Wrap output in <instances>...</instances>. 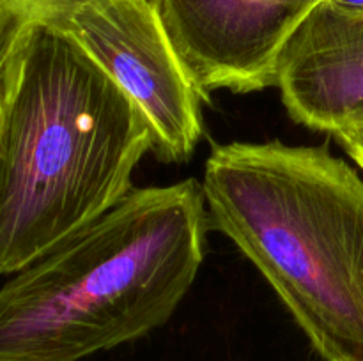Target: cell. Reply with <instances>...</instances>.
Returning <instances> with one entry per match:
<instances>
[{
    "mask_svg": "<svg viewBox=\"0 0 363 361\" xmlns=\"http://www.w3.org/2000/svg\"><path fill=\"white\" fill-rule=\"evenodd\" d=\"M201 183L133 188L0 287V361H80L165 324L204 258Z\"/></svg>",
    "mask_w": 363,
    "mask_h": 361,
    "instance_id": "cell-2",
    "label": "cell"
},
{
    "mask_svg": "<svg viewBox=\"0 0 363 361\" xmlns=\"http://www.w3.org/2000/svg\"><path fill=\"white\" fill-rule=\"evenodd\" d=\"M59 28L137 103L165 163L186 161L204 131L201 94L181 64L151 0H77Z\"/></svg>",
    "mask_w": 363,
    "mask_h": 361,
    "instance_id": "cell-4",
    "label": "cell"
},
{
    "mask_svg": "<svg viewBox=\"0 0 363 361\" xmlns=\"http://www.w3.org/2000/svg\"><path fill=\"white\" fill-rule=\"evenodd\" d=\"M277 87L294 122L337 133L363 126V11L323 0L284 48Z\"/></svg>",
    "mask_w": 363,
    "mask_h": 361,
    "instance_id": "cell-6",
    "label": "cell"
},
{
    "mask_svg": "<svg viewBox=\"0 0 363 361\" xmlns=\"http://www.w3.org/2000/svg\"><path fill=\"white\" fill-rule=\"evenodd\" d=\"M0 124H2V92H0Z\"/></svg>",
    "mask_w": 363,
    "mask_h": 361,
    "instance_id": "cell-10",
    "label": "cell"
},
{
    "mask_svg": "<svg viewBox=\"0 0 363 361\" xmlns=\"http://www.w3.org/2000/svg\"><path fill=\"white\" fill-rule=\"evenodd\" d=\"M77 0H0V67L18 35L34 25H50Z\"/></svg>",
    "mask_w": 363,
    "mask_h": 361,
    "instance_id": "cell-7",
    "label": "cell"
},
{
    "mask_svg": "<svg viewBox=\"0 0 363 361\" xmlns=\"http://www.w3.org/2000/svg\"><path fill=\"white\" fill-rule=\"evenodd\" d=\"M326 2H332L335 6L347 7V9H362L363 11V0H326Z\"/></svg>",
    "mask_w": 363,
    "mask_h": 361,
    "instance_id": "cell-9",
    "label": "cell"
},
{
    "mask_svg": "<svg viewBox=\"0 0 363 361\" xmlns=\"http://www.w3.org/2000/svg\"><path fill=\"white\" fill-rule=\"evenodd\" d=\"M0 92V275H14L119 204L152 137L137 103L59 28L18 35Z\"/></svg>",
    "mask_w": 363,
    "mask_h": 361,
    "instance_id": "cell-1",
    "label": "cell"
},
{
    "mask_svg": "<svg viewBox=\"0 0 363 361\" xmlns=\"http://www.w3.org/2000/svg\"><path fill=\"white\" fill-rule=\"evenodd\" d=\"M323 0H151L188 76L209 101L277 85L284 48Z\"/></svg>",
    "mask_w": 363,
    "mask_h": 361,
    "instance_id": "cell-5",
    "label": "cell"
},
{
    "mask_svg": "<svg viewBox=\"0 0 363 361\" xmlns=\"http://www.w3.org/2000/svg\"><path fill=\"white\" fill-rule=\"evenodd\" d=\"M344 151L351 156L354 163L363 170V126L362 127H350V130H340L332 134Z\"/></svg>",
    "mask_w": 363,
    "mask_h": 361,
    "instance_id": "cell-8",
    "label": "cell"
},
{
    "mask_svg": "<svg viewBox=\"0 0 363 361\" xmlns=\"http://www.w3.org/2000/svg\"><path fill=\"white\" fill-rule=\"evenodd\" d=\"M209 219L273 287L326 361H363V179L326 147L215 145Z\"/></svg>",
    "mask_w": 363,
    "mask_h": 361,
    "instance_id": "cell-3",
    "label": "cell"
}]
</instances>
